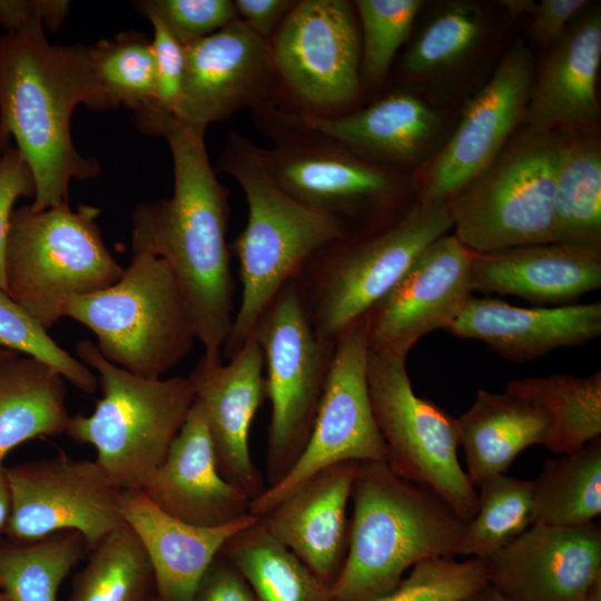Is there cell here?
<instances>
[{"instance_id": "obj_17", "label": "cell", "mask_w": 601, "mask_h": 601, "mask_svg": "<svg viewBox=\"0 0 601 601\" xmlns=\"http://www.w3.org/2000/svg\"><path fill=\"white\" fill-rule=\"evenodd\" d=\"M533 79L530 49L514 45L466 104L453 134L421 176L417 199L449 201L496 157L522 124Z\"/></svg>"}, {"instance_id": "obj_31", "label": "cell", "mask_w": 601, "mask_h": 601, "mask_svg": "<svg viewBox=\"0 0 601 601\" xmlns=\"http://www.w3.org/2000/svg\"><path fill=\"white\" fill-rule=\"evenodd\" d=\"M554 173L552 243L601 249V142L561 134Z\"/></svg>"}, {"instance_id": "obj_34", "label": "cell", "mask_w": 601, "mask_h": 601, "mask_svg": "<svg viewBox=\"0 0 601 601\" xmlns=\"http://www.w3.org/2000/svg\"><path fill=\"white\" fill-rule=\"evenodd\" d=\"M505 392L543 406L552 427L545 446L555 454L578 450L601 434V372L513 380Z\"/></svg>"}, {"instance_id": "obj_42", "label": "cell", "mask_w": 601, "mask_h": 601, "mask_svg": "<svg viewBox=\"0 0 601 601\" xmlns=\"http://www.w3.org/2000/svg\"><path fill=\"white\" fill-rule=\"evenodd\" d=\"M135 3L141 14L159 20L181 45L209 36L238 19L230 0H145Z\"/></svg>"}, {"instance_id": "obj_7", "label": "cell", "mask_w": 601, "mask_h": 601, "mask_svg": "<svg viewBox=\"0 0 601 601\" xmlns=\"http://www.w3.org/2000/svg\"><path fill=\"white\" fill-rule=\"evenodd\" d=\"M62 317L88 327L112 364L148 380L178 365L197 341L183 289L161 258L132 254L120 279L67 299Z\"/></svg>"}, {"instance_id": "obj_21", "label": "cell", "mask_w": 601, "mask_h": 601, "mask_svg": "<svg viewBox=\"0 0 601 601\" xmlns=\"http://www.w3.org/2000/svg\"><path fill=\"white\" fill-rule=\"evenodd\" d=\"M188 380L203 408L219 473L250 502L267 487L249 451L250 425L266 400L259 342L252 335L227 363L221 355L203 354Z\"/></svg>"}, {"instance_id": "obj_9", "label": "cell", "mask_w": 601, "mask_h": 601, "mask_svg": "<svg viewBox=\"0 0 601 601\" xmlns=\"http://www.w3.org/2000/svg\"><path fill=\"white\" fill-rule=\"evenodd\" d=\"M561 134L515 132L447 204L452 228L472 253L552 243L554 173Z\"/></svg>"}, {"instance_id": "obj_28", "label": "cell", "mask_w": 601, "mask_h": 601, "mask_svg": "<svg viewBox=\"0 0 601 601\" xmlns=\"http://www.w3.org/2000/svg\"><path fill=\"white\" fill-rule=\"evenodd\" d=\"M456 420L466 475L474 487L505 474L526 447L546 444L552 418L541 405L511 393L477 390L467 411Z\"/></svg>"}, {"instance_id": "obj_35", "label": "cell", "mask_w": 601, "mask_h": 601, "mask_svg": "<svg viewBox=\"0 0 601 601\" xmlns=\"http://www.w3.org/2000/svg\"><path fill=\"white\" fill-rule=\"evenodd\" d=\"M155 593L147 553L134 530L122 523L89 550L67 601H148Z\"/></svg>"}, {"instance_id": "obj_41", "label": "cell", "mask_w": 601, "mask_h": 601, "mask_svg": "<svg viewBox=\"0 0 601 601\" xmlns=\"http://www.w3.org/2000/svg\"><path fill=\"white\" fill-rule=\"evenodd\" d=\"M486 584L485 560L436 558L415 564L395 589L372 601H462Z\"/></svg>"}, {"instance_id": "obj_52", "label": "cell", "mask_w": 601, "mask_h": 601, "mask_svg": "<svg viewBox=\"0 0 601 601\" xmlns=\"http://www.w3.org/2000/svg\"><path fill=\"white\" fill-rule=\"evenodd\" d=\"M17 355H19V353L0 345V363L10 359Z\"/></svg>"}, {"instance_id": "obj_47", "label": "cell", "mask_w": 601, "mask_h": 601, "mask_svg": "<svg viewBox=\"0 0 601 601\" xmlns=\"http://www.w3.org/2000/svg\"><path fill=\"white\" fill-rule=\"evenodd\" d=\"M69 3L66 0H0V26L9 32L38 20L56 32L68 14Z\"/></svg>"}, {"instance_id": "obj_37", "label": "cell", "mask_w": 601, "mask_h": 601, "mask_svg": "<svg viewBox=\"0 0 601 601\" xmlns=\"http://www.w3.org/2000/svg\"><path fill=\"white\" fill-rule=\"evenodd\" d=\"M479 489L476 513L465 524L459 555L489 560L533 524V483L501 474Z\"/></svg>"}, {"instance_id": "obj_16", "label": "cell", "mask_w": 601, "mask_h": 601, "mask_svg": "<svg viewBox=\"0 0 601 601\" xmlns=\"http://www.w3.org/2000/svg\"><path fill=\"white\" fill-rule=\"evenodd\" d=\"M258 130L288 129L335 144L374 165L404 173L425 159L442 129L440 112L410 90L336 115H317L270 101L253 110Z\"/></svg>"}, {"instance_id": "obj_30", "label": "cell", "mask_w": 601, "mask_h": 601, "mask_svg": "<svg viewBox=\"0 0 601 601\" xmlns=\"http://www.w3.org/2000/svg\"><path fill=\"white\" fill-rule=\"evenodd\" d=\"M491 32V17L481 4L470 1L439 4L404 51L397 69L400 81L444 80L476 56Z\"/></svg>"}, {"instance_id": "obj_8", "label": "cell", "mask_w": 601, "mask_h": 601, "mask_svg": "<svg viewBox=\"0 0 601 601\" xmlns=\"http://www.w3.org/2000/svg\"><path fill=\"white\" fill-rule=\"evenodd\" d=\"M100 210L69 204L13 209L7 239L8 295L46 331L62 318L67 299L105 289L125 268L108 250L96 221Z\"/></svg>"}, {"instance_id": "obj_29", "label": "cell", "mask_w": 601, "mask_h": 601, "mask_svg": "<svg viewBox=\"0 0 601 601\" xmlns=\"http://www.w3.org/2000/svg\"><path fill=\"white\" fill-rule=\"evenodd\" d=\"M66 380L31 356L0 363V463L14 447L66 433Z\"/></svg>"}, {"instance_id": "obj_11", "label": "cell", "mask_w": 601, "mask_h": 601, "mask_svg": "<svg viewBox=\"0 0 601 601\" xmlns=\"http://www.w3.org/2000/svg\"><path fill=\"white\" fill-rule=\"evenodd\" d=\"M367 386L386 464L400 477L432 490L465 523L477 509V491L460 464L456 420L415 394L406 355L370 351Z\"/></svg>"}, {"instance_id": "obj_18", "label": "cell", "mask_w": 601, "mask_h": 601, "mask_svg": "<svg viewBox=\"0 0 601 601\" xmlns=\"http://www.w3.org/2000/svg\"><path fill=\"white\" fill-rule=\"evenodd\" d=\"M184 46L185 73L173 116L205 131L209 124L279 99L269 41L240 19Z\"/></svg>"}, {"instance_id": "obj_25", "label": "cell", "mask_w": 601, "mask_h": 601, "mask_svg": "<svg viewBox=\"0 0 601 601\" xmlns=\"http://www.w3.org/2000/svg\"><path fill=\"white\" fill-rule=\"evenodd\" d=\"M447 331L481 341L506 359L528 362L600 336L601 303L528 308L471 296Z\"/></svg>"}, {"instance_id": "obj_26", "label": "cell", "mask_w": 601, "mask_h": 601, "mask_svg": "<svg viewBox=\"0 0 601 601\" xmlns=\"http://www.w3.org/2000/svg\"><path fill=\"white\" fill-rule=\"evenodd\" d=\"M121 512L147 553L160 601H191L225 543L257 520L247 514L219 526L195 525L167 514L141 491L122 492Z\"/></svg>"}, {"instance_id": "obj_12", "label": "cell", "mask_w": 601, "mask_h": 601, "mask_svg": "<svg viewBox=\"0 0 601 601\" xmlns=\"http://www.w3.org/2000/svg\"><path fill=\"white\" fill-rule=\"evenodd\" d=\"M264 356L267 428V487L277 484L303 453L312 428L334 346L317 339L295 278L260 316L253 334Z\"/></svg>"}, {"instance_id": "obj_43", "label": "cell", "mask_w": 601, "mask_h": 601, "mask_svg": "<svg viewBox=\"0 0 601 601\" xmlns=\"http://www.w3.org/2000/svg\"><path fill=\"white\" fill-rule=\"evenodd\" d=\"M154 37L151 47L156 66V98L152 107L173 115L179 102L184 73V46L157 19H149Z\"/></svg>"}, {"instance_id": "obj_15", "label": "cell", "mask_w": 601, "mask_h": 601, "mask_svg": "<svg viewBox=\"0 0 601 601\" xmlns=\"http://www.w3.org/2000/svg\"><path fill=\"white\" fill-rule=\"evenodd\" d=\"M6 471L11 502L6 535L14 543L76 531L89 551L125 523L124 491L96 460L60 453L18 463Z\"/></svg>"}, {"instance_id": "obj_13", "label": "cell", "mask_w": 601, "mask_h": 601, "mask_svg": "<svg viewBox=\"0 0 601 601\" xmlns=\"http://www.w3.org/2000/svg\"><path fill=\"white\" fill-rule=\"evenodd\" d=\"M269 45L279 86L276 101L336 115L358 99L361 32L352 2L296 1Z\"/></svg>"}, {"instance_id": "obj_36", "label": "cell", "mask_w": 601, "mask_h": 601, "mask_svg": "<svg viewBox=\"0 0 601 601\" xmlns=\"http://www.w3.org/2000/svg\"><path fill=\"white\" fill-rule=\"evenodd\" d=\"M86 551L87 543L76 531L0 545V590L11 601H56L61 583Z\"/></svg>"}, {"instance_id": "obj_54", "label": "cell", "mask_w": 601, "mask_h": 601, "mask_svg": "<svg viewBox=\"0 0 601 601\" xmlns=\"http://www.w3.org/2000/svg\"><path fill=\"white\" fill-rule=\"evenodd\" d=\"M148 601H160L157 594L155 593Z\"/></svg>"}, {"instance_id": "obj_24", "label": "cell", "mask_w": 601, "mask_h": 601, "mask_svg": "<svg viewBox=\"0 0 601 601\" xmlns=\"http://www.w3.org/2000/svg\"><path fill=\"white\" fill-rule=\"evenodd\" d=\"M184 522L219 526L249 514V500L219 473L201 406L194 400L157 472L140 490Z\"/></svg>"}, {"instance_id": "obj_39", "label": "cell", "mask_w": 601, "mask_h": 601, "mask_svg": "<svg viewBox=\"0 0 601 601\" xmlns=\"http://www.w3.org/2000/svg\"><path fill=\"white\" fill-rule=\"evenodd\" d=\"M361 31V82L376 86L387 77L392 62L410 37L422 0H356Z\"/></svg>"}, {"instance_id": "obj_20", "label": "cell", "mask_w": 601, "mask_h": 601, "mask_svg": "<svg viewBox=\"0 0 601 601\" xmlns=\"http://www.w3.org/2000/svg\"><path fill=\"white\" fill-rule=\"evenodd\" d=\"M487 563V584L506 601H587L601 583L599 523H533Z\"/></svg>"}, {"instance_id": "obj_23", "label": "cell", "mask_w": 601, "mask_h": 601, "mask_svg": "<svg viewBox=\"0 0 601 601\" xmlns=\"http://www.w3.org/2000/svg\"><path fill=\"white\" fill-rule=\"evenodd\" d=\"M358 463L346 461L319 470L258 518L275 539L331 585L347 555V505Z\"/></svg>"}, {"instance_id": "obj_22", "label": "cell", "mask_w": 601, "mask_h": 601, "mask_svg": "<svg viewBox=\"0 0 601 601\" xmlns=\"http://www.w3.org/2000/svg\"><path fill=\"white\" fill-rule=\"evenodd\" d=\"M548 49L533 79L522 129L533 134L597 132L600 10H584Z\"/></svg>"}, {"instance_id": "obj_19", "label": "cell", "mask_w": 601, "mask_h": 601, "mask_svg": "<svg viewBox=\"0 0 601 601\" xmlns=\"http://www.w3.org/2000/svg\"><path fill=\"white\" fill-rule=\"evenodd\" d=\"M471 259L454 234L431 243L366 314L368 349L407 356L423 336L447 329L472 296Z\"/></svg>"}, {"instance_id": "obj_51", "label": "cell", "mask_w": 601, "mask_h": 601, "mask_svg": "<svg viewBox=\"0 0 601 601\" xmlns=\"http://www.w3.org/2000/svg\"><path fill=\"white\" fill-rule=\"evenodd\" d=\"M462 601H506L494 588L486 584Z\"/></svg>"}, {"instance_id": "obj_53", "label": "cell", "mask_w": 601, "mask_h": 601, "mask_svg": "<svg viewBox=\"0 0 601 601\" xmlns=\"http://www.w3.org/2000/svg\"><path fill=\"white\" fill-rule=\"evenodd\" d=\"M0 601H11V599L0 590Z\"/></svg>"}, {"instance_id": "obj_50", "label": "cell", "mask_w": 601, "mask_h": 601, "mask_svg": "<svg viewBox=\"0 0 601 601\" xmlns=\"http://www.w3.org/2000/svg\"><path fill=\"white\" fill-rule=\"evenodd\" d=\"M499 4L504 8L505 13L512 17L531 14L535 2L532 0H502Z\"/></svg>"}, {"instance_id": "obj_3", "label": "cell", "mask_w": 601, "mask_h": 601, "mask_svg": "<svg viewBox=\"0 0 601 601\" xmlns=\"http://www.w3.org/2000/svg\"><path fill=\"white\" fill-rule=\"evenodd\" d=\"M347 555L333 601H372L407 570L459 555L465 522L432 490L396 475L385 462H359L351 491Z\"/></svg>"}, {"instance_id": "obj_44", "label": "cell", "mask_w": 601, "mask_h": 601, "mask_svg": "<svg viewBox=\"0 0 601 601\" xmlns=\"http://www.w3.org/2000/svg\"><path fill=\"white\" fill-rule=\"evenodd\" d=\"M36 185L27 162L16 148L0 156V289L7 293L4 257L10 218L19 197L35 198Z\"/></svg>"}, {"instance_id": "obj_1", "label": "cell", "mask_w": 601, "mask_h": 601, "mask_svg": "<svg viewBox=\"0 0 601 601\" xmlns=\"http://www.w3.org/2000/svg\"><path fill=\"white\" fill-rule=\"evenodd\" d=\"M134 120L138 130L167 140L174 194L136 206L132 254L159 257L169 265L186 297L204 354L219 356L234 321L235 279L226 242L230 193L211 168L205 131L155 107L136 111Z\"/></svg>"}, {"instance_id": "obj_40", "label": "cell", "mask_w": 601, "mask_h": 601, "mask_svg": "<svg viewBox=\"0 0 601 601\" xmlns=\"http://www.w3.org/2000/svg\"><path fill=\"white\" fill-rule=\"evenodd\" d=\"M0 345L51 366L78 390L92 394L97 375L55 342L4 290L0 289Z\"/></svg>"}, {"instance_id": "obj_4", "label": "cell", "mask_w": 601, "mask_h": 601, "mask_svg": "<svg viewBox=\"0 0 601 601\" xmlns=\"http://www.w3.org/2000/svg\"><path fill=\"white\" fill-rule=\"evenodd\" d=\"M216 168L237 181L248 207L246 226L231 244L243 289L221 349L228 359L252 336L263 313L304 263L323 246L349 234L339 221L287 195L266 169L262 148L236 130L229 132Z\"/></svg>"}, {"instance_id": "obj_48", "label": "cell", "mask_w": 601, "mask_h": 601, "mask_svg": "<svg viewBox=\"0 0 601 601\" xmlns=\"http://www.w3.org/2000/svg\"><path fill=\"white\" fill-rule=\"evenodd\" d=\"M294 0H235L238 19L259 37L270 40L289 11Z\"/></svg>"}, {"instance_id": "obj_32", "label": "cell", "mask_w": 601, "mask_h": 601, "mask_svg": "<svg viewBox=\"0 0 601 601\" xmlns=\"http://www.w3.org/2000/svg\"><path fill=\"white\" fill-rule=\"evenodd\" d=\"M220 553L258 601H333L332 585L275 539L258 518L231 536Z\"/></svg>"}, {"instance_id": "obj_55", "label": "cell", "mask_w": 601, "mask_h": 601, "mask_svg": "<svg viewBox=\"0 0 601 601\" xmlns=\"http://www.w3.org/2000/svg\"><path fill=\"white\" fill-rule=\"evenodd\" d=\"M1 156V155H0Z\"/></svg>"}, {"instance_id": "obj_6", "label": "cell", "mask_w": 601, "mask_h": 601, "mask_svg": "<svg viewBox=\"0 0 601 601\" xmlns=\"http://www.w3.org/2000/svg\"><path fill=\"white\" fill-rule=\"evenodd\" d=\"M76 355L97 372L102 396L90 415L70 416L66 433L91 445L122 491H140L165 461L195 400L188 377L148 380L107 361L90 339Z\"/></svg>"}, {"instance_id": "obj_38", "label": "cell", "mask_w": 601, "mask_h": 601, "mask_svg": "<svg viewBox=\"0 0 601 601\" xmlns=\"http://www.w3.org/2000/svg\"><path fill=\"white\" fill-rule=\"evenodd\" d=\"M104 110L124 105L135 111L152 107L156 66L151 40L138 31H125L89 47Z\"/></svg>"}, {"instance_id": "obj_49", "label": "cell", "mask_w": 601, "mask_h": 601, "mask_svg": "<svg viewBox=\"0 0 601 601\" xmlns=\"http://www.w3.org/2000/svg\"><path fill=\"white\" fill-rule=\"evenodd\" d=\"M6 467L3 463H0V536L6 535L11 509Z\"/></svg>"}, {"instance_id": "obj_14", "label": "cell", "mask_w": 601, "mask_h": 601, "mask_svg": "<svg viewBox=\"0 0 601 601\" xmlns=\"http://www.w3.org/2000/svg\"><path fill=\"white\" fill-rule=\"evenodd\" d=\"M368 327L366 315L336 339L323 394L308 442L292 470L249 502L260 518L298 485L329 465L385 462L386 446L376 426L367 386Z\"/></svg>"}, {"instance_id": "obj_5", "label": "cell", "mask_w": 601, "mask_h": 601, "mask_svg": "<svg viewBox=\"0 0 601 601\" xmlns=\"http://www.w3.org/2000/svg\"><path fill=\"white\" fill-rule=\"evenodd\" d=\"M451 228L447 201L416 198L395 221L315 252L294 278L317 339L334 346L347 327L397 284L416 257Z\"/></svg>"}, {"instance_id": "obj_10", "label": "cell", "mask_w": 601, "mask_h": 601, "mask_svg": "<svg viewBox=\"0 0 601 601\" xmlns=\"http://www.w3.org/2000/svg\"><path fill=\"white\" fill-rule=\"evenodd\" d=\"M259 130L272 141L270 148H262V157L275 183L299 204L339 221L349 235L384 227L414 203L416 184L404 173L309 134Z\"/></svg>"}, {"instance_id": "obj_2", "label": "cell", "mask_w": 601, "mask_h": 601, "mask_svg": "<svg viewBox=\"0 0 601 601\" xmlns=\"http://www.w3.org/2000/svg\"><path fill=\"white\" fill-rule=\"evenodd\" d=\"M80 104L104 110L89 47L50 45L38 20L0 37V155L13 138L33 176V210L68 204L72 179L100 174L71 139Z\"/></svg>"}, {"instance_id": "obj_45", "label": "cell", "mask_w": 601, "mask_h": 601, "mask_svg": "<svg viewBox=\"0 0 601 601\" xmlns=\"http://www.w3.org/2000/svg\"><path fill=\"white\" fill-rule=\"evenodd\" d=\"M191 601H258L237 569L219 553L201 577Z\"/></svg>"}, {"instance_id": "obj_46", "label": "cell", "mask_w": 601, "mask_h": 601, "mask_svg": "<svg viewBox=\"0 0 601 601\" xmlns=\"http://www.w3.org/2000/svg\"><path fill=\"white\" fill-rule=\"evenodd\" d=\"M589 7L587 0H542L532 10L530 35L540 47L550 48Z\"/></svg>"}, {"instance_id": "obj_33", "label": "cell", "mask_w": 601, "mask_h": 601, "mask_svg": "<svg viewBox=\"0 0 601 601\" xmlns=\"http://www.w3.org/2000/svg\"><path fill=\"white\" fill-rule=\"evenodd\" d=\"M533 483V523L574 528L601 513V439L546 459Z\"/></svg>"}, {"instance_id": "obj_27", "label": "cell", "mask_w": 601, "mask_h": 601, "mask_svg": "<svg viewBox=\"0 0 601 601\" xmlns=\"http://www.w3.org/2000/svg\"><path fill=\"white\" fill-rule=\"evenodd\" d=\"M473 290L564 304L601 286V249L559 243L472 253Z\"/></svg>"}]
</instances>
